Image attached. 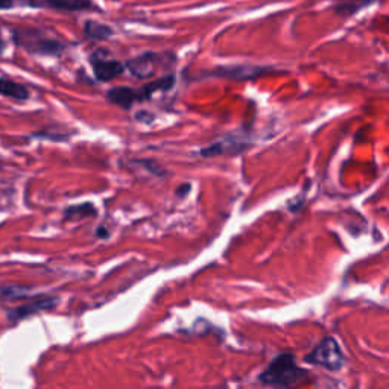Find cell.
<instances>
[{
	"label": "cell",
	"instance_id": "obj_17",
	"mask_svg": "<svg viewBox=\"0 0 389 389\" xmlns=\"http://www.w3.org/2000/svg\"><path fill=\"white\" fill-rule=\"evenodd\" d=\"M135 120L137 122H142V124H152L154 120H155V115L149 113V111H146V110H142V111H138V113H135Z\"/></svg>",
	"mask_w": 389,
	"mask_h": 389
},
{
	"label": "cell",
	"instance_id": "obj_11",
	"mask_svg": "<svg viewBox=\"0 0 389 389\" xmlns=\"http://www.w3.org/2000/svg\"><path fill=\"white\" fill-rule=\"evenodd\" d=\"M376 2L377 0H333L330 10L333 11L335 15L348 19V17L356 15L359 11L365 10V8L371 6Z\"/></svg>",
	"mask_w": 389,
	"mask_h": 389
},
{
	"label": "cell",
	"instance_id": "obj_15",
	"mask_svg": "<svg viewBox=\"0 0 389 389\" xmlns=\"http://www.w3.org/2000/svg\"><path fill=\"white\" fill-rule=\"evenodd\" d=\"M28 292V289L20 288V286H6V288H0V300H6V298H22L24 293Z\"/></svg>",
	"mask_w": 389,
	"mask_h": 389
},
{
	"label": "cell",
	"instance_id": "obj_10",
	"mask_svg": "<svg viewBox=\"0 0 389 389\" xmlns=\"http://www.w3.org/2000/svg\"><path fill=\"white\" fill-rule=\"evenodd\" d=\"M105 99L108 103H111V105H116L119 108H122L124 111H129L137 103L135 89L126 87V85H122V87H113L107 90Z\"/></svg>",
	"mask_w": 389,
	"mask_h": 389
},
{
	"label": "cell",
	"instance_id": "obj_3",
	"mask_svg": "<svg viewBox=\"0 0 389 389\" xmlns=\"http://www.w3.org/2000/svg\"><path fill=\"white\" fill-rule=\"evenodd\" d=\"M125 64V71L131 73L135 80H151L160 68H170L177 64L175 52H154L148 50L134 58H129Z\"/></svg>",
	"mask_w": 389,
	"mask_h": 389
},
{
	"label": "cell",
	"instance_id": "obj_19",
	"mask_svg": "<svg viewBox=\"0 0 389 389\" xmlns=\"http://www.w3.org/2000/svg\"><path fill=\"white\" fill-rule=\"evenodd\" d=\"M5 40H3V37H2V34H0V55L3 54V50H5Z\"/></svg>",
	"mask_w": 389,
	"mask_h": 389
},
{
	"label": "cell",
	"instance_id": "obj_14",
	"mask_svg": "<svg viewBox=\"0 0 389 389\" xmlns=\"http://www.w3.org/2000/svg\"><path fill=\"white\" fill-rule=\"evenodd\" d=\"M244 149V143L236 142V140H219L216 143H212L207 148L201 149V155L203 157H216V155H222V154H237L239 151Z\"/></svg>",
	"mask_w": 389,
	"mask_h": 389
},
{
	"label": "cell",
	"instance_id": "obj_12",
	"mask_svg": "<svg viewBox=\"0 0 389 389\" xmlns=\"http://www.w3.org/2000/svg\"><path fill=\"white\" fill-rule=\"evenodd\" d=\"M82 32H84V37L91 41H107L110 38H113L116 34L113 26L98 22V20H93V19L84 22Z\"/></svg>",
	"mask_w": 389,
	"mask_h": 389
},
{
	"label": "cell",
	"instance_id": "obj_7",
	"mask_svg": "<svg viewBox=\"0 0 389 389\" xmlns=\"http://www.w3.org/2000/svg\"><path fill=\"white\" fill-rule=\"evenodd\" d=\"M177 84V76L174 72L163 75L157 80H152L149 82H146L145 85H142L140 89H135V98H137V103H143V102H149L155 94L157 93H168L172 89L175 87Z\"/></svg>",
	"mask_w": 389,
	"mask_h": 389
},
{
	"label": "cell",
	"instance_id": "obj_2",
	"mask_svg": "<svg viewBox=\"0 0 389 389\" xmlns=\"http://www.w3.org/2000/svg\"><path fill=\"white\" fill-rule=\"evenodd\" d=\"M306 371L301 369L292 354H280L260 376V382L280 389H292L304 382Z\"/></svg>",
	"mask_w": 389,
	"mask_h": 389
},
{
	"label": "cell",
	"instance_id": "obj_4",
	"mask_svg": "<svg viewBox=\"0 0 389 389\" xmlns=\"http://www.w3.org/2000/svg\"><path fill=\"white\" fill-rule=\"evenodd\" d=\"M280 73L271 66H256V64H233V66H218L210 71H204L193 80H227L235 82L253 81L257 78Z\"/></svg>",
	"mask_w": 389,
	"mask_h": 389
},
{
	"label": "cell",
	"instance_id": "obj_8",
	"mask_svg": "<svg viewBox=\"0 0 389 389\" xmlns=\"http://www.w3.org/2000/svg\"><path fill=\"white\" fill-rule=\"evenodd\" d=\"M57 304H58L57 298H45V297L37 298V300H32L29 302H26V304L11 310V312L8 314V318H10L11 323H17V321H20V319L28 318L29 315L40 312V310L54 309Z\"/></svg>",
	"mask_w": 389,
	"mask_h": 389
},
{
	"label": "cell",
	"instance_id": "obj_13",
	"mask_svg": "<svg viewBox=\"0 0 389 389\" xmlns=\"http://www.w3.org/2000/svg\"><path fill=\"white\" fill-rule=\"evenodd\" d=\"M0 96L24 102L31 98V91L26 85L13 81L11 78L0 76Z\"/></svg>",
	"mask_w": 389,
	"mask_h": 389
},
{
	"label": "cell",
	"instance_id": "obj_6",
	"mask_svg": "<svg viewBox=\"0 0 389 389\" xmlns=\"http://www.w3.org/2000/svg\"><path fill=\"white\" fill-rule=\"evenodd\" d=\"M306 360L309 364L323 367L330 371H338L344 367V353L341 347L333 338H325L323 342H319L312 353L307 354Z\"/></svg>",
	"mask_w": 389,
	"mask_h": 389
},
{
	"label": "cell",
	"instance_id": "obj_18",
	"mask_svg": "<svg viewBox=\"0 0 389 389\" xmlns=\"http://www.w3.org/2000/svg\"><path fill=\"white\" fill-rule=\"evenodd\" d=\"M15 5V0H0V11L13 10Z\"/></svg>",
	"mask_w": 389,
	"mask_h": 389
},
{
	"label": "cell",
	"instance_id": "obj_5",
	"mask_svg": "<svg viewBox=\"0 0 389 389\" xmlns=\"http://www.w3.org/2000/svg\"><path fill=\"white\" fill-rule=\"evenodd\" d=\"M89 64L91 67L93 78L101 84H107L117 80L125 73V64L119 59L110 58L108 52L98 49L89 55Z\"/></svg>",
	"mask_w": 389,
	"mask_h": 389
},
{
	"label": "cell",
	"instance_id": "obj_9",
	"mask_svg": "<svg viewBox=\"0 0 389 389\" xmlns=\"http://www.w3.org/2000/svg\"><path fill=\"white\" fill-rule=\"evenodd\" d=\"M41 6L61 13H87L99 10L93 0H41Z\"/></svg>",
	"mask_w": 389,
	"mask_h": 389
},
{
	"label": "cell",
	"instance_id": "obj_1",
	"mask_svg": "<svg viewBox=\"0 0 389 389\" xmlns=\"http://www.w3.org/2000/svg\"><path fill=\"white\" fill-rule=\"evenodd\" d=\"M13 43L31 55L61 57L67 50L64 41L50 37L45 31L36 28H19L13 31Z\"/></svg>",
	"mask_w": 389,
	"mask_h": 389
},
{
	"label": "cell",
	"instance_id": "obj_16",
	"mask_svg": "<svg viewBox=\"0 0 389 389\" xmlns=\"http://www.w3.org/2000/svg\"><path fill=\"white\" fill-rule=\"evenodd\" d=\"M87 210H94L93 205L90 204H82V205H76V207H71V209L66 210V218H82V216H89L90 213H87Z\"/></svg>",
	"mask_w": 389,
	"mask_h": 389
}]
</instances>
